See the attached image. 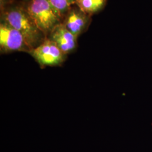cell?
<instances>
[{"label": "cell", "mask_w": 152, "mask_h": 152, "mask_svg": "<svg viewBox=\"0 0 152 152\" xmlns=\"http://www.w3.org/2000/svg\"><path fill=\"white\" fill-rule=\"evenodd\" d=\"M107 0H76V4L82 11L92 15L103 10Z\"/></svg>", "instance_id": "obj_7"}, {"label": "cell", "mask_w": 152, "mask_h": 152, "mask_svg": "<svg viewBox=\"0 0 152 152\" xmlns=\"http://www.w3.org/2000/svg\"><path fill=\"white\" fill-rule=\"evenodd\" d=\"M48 1L63 20L71 6L76 4V0H48Z\"/></svg>", "instance_id": "obj_8"}, {"label": "cell", "mask_w": 152, "mask_h": 152, "mask_svg": "<svg viewBox=\"0 0 152 152\" xmlns=\"http://www.w3.org/2000/svg\"><path fill=\"white\" fill-rule=\"evenodd\" d=\"M1 20L22 34L31 51L47 38L28 13L25 2L1 0Z\"/></svg>", "instance_id": "obj_1"}, {"label": "cell", "mask_w": 152, "mask_h": 152, "mask_svg": "<svg viewBox=\"0 0 152 152\" xmlns=\"http://www.w3.org/2000/svg\"><path fill=\"white\" fill-rule=\"evenodd\" d=\"M41 68L46 66H61L65 61V55L56 44L46 38L44 42L29 53Z\"/></svg>", "instance_id": "obj_3"}, {"label": "cell", "mask_w": 152, "mask_h": 152, "mask_svg": "<svg viewBox=\"0 0 152 152\" xmlns=\"http://www.w3.org/2000/svg\"><path fill=\"white\" fill-rule=\"evenodd\" d=\"M47 38L54 42L66 55L73 53L77 48L78 37L71 33L62 23L55 28Z\"/></svg>", "instance_id": "obj_6"}, {"label": "cell", "mask_w": 152, "mask_h": 152, "mask_svg": "<svg viewBox=\"0 0 152 152\" xmlns=\"http://www.w3.org/2000/svg\"><path fill=\"white\" fill-rule=\"evenodd\" d=\"M26 6L37 27L46 37L62 23V18L48 0H29L26 3Z\"/></svg>", "instance_id": "obj_2"}, {"label": "cell", "mask_w": 152, "mask_h": 152, "mask_svg": "<svg viewBox=\"0 0 152 152\" xmlns=\"http://www.w3.org/2000/svg\"><path fill=\"white\" fill-rule=\"evenodd\" d=\"M91 17L92 15L82 11L75 4L65 14L62 23L71 33L78 37L87 31L91 22Z\"/></svg>", "instance_id": "obj_5"}, {"label": "cell", "mask_w": 152, "mask_h": 152, "mask_svg": "<svg viewBox=\"0 0 152 152\" xmlns=\"http://www.w3.org/2000/svg\"><path fill=\"white\" fill-rule=\"evenodd\" d=\"M0 51L1 54L31 52L22 34L2 20L0 23Z\"/></svg>", "instance_id": "obj_4"}]
</instances>
